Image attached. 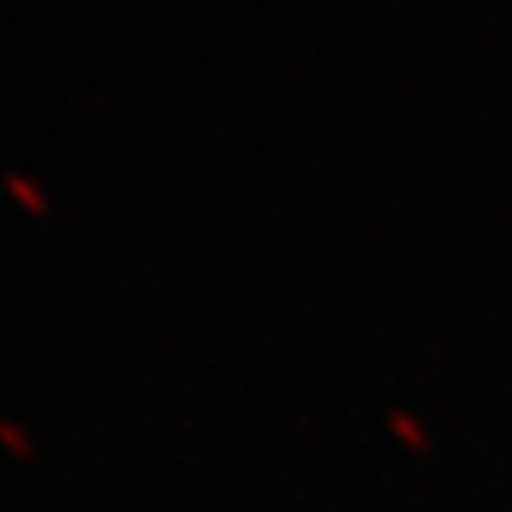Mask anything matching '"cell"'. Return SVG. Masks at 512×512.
<instances>
[{
  "instance_id": "6da1fadb",
  "label": "cell",
  "mask_w": 512,
  "mask_h": 512,
  "mask_svg": "<svg viewBox=\"0 0 512 512\" xmlns=\"http://www.w3.org/2000/svg\"><path fill=\"white\" fill-rule=\"evenodd\" d=\"M9 188H13V192H18V197L26 201V210H35V214L43 210V197H39V192H30L22 180H9Z\"/></svg>"
}]
</instances>
